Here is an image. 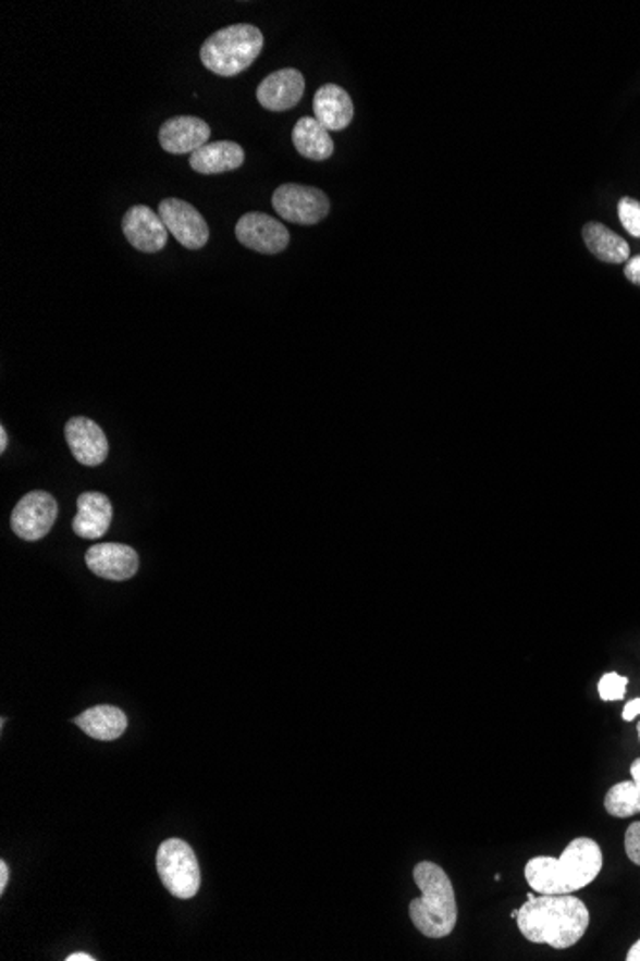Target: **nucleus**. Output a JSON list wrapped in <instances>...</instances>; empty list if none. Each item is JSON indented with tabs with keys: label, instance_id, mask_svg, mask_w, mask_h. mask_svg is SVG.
I'll list each match as a JSON object with an SVG mask.
<instances>
[{
	"label": "nucleus",
	"instance_id": "nucleus-11",
	"mask_svg": "<svg viewBox=\"0 0 640 961\" xmlns=\"http://www.w3.org/2000/svg\"><path fill=\"white\" fill-rule=\"evenodd\" d=\"M88 570L98 578L125 582L138 572V555L133 547L123 543H98L85 555Z\"/></svg>",
	"mask_w": 640,
	"mask_h": 961
},
{
	"label": "nucleus",
	"instance_id": "nucleus-30",
	"mask_svg": "<svg viewBox=\"0 0 640 961\" xmlns=\"http://www.w3.org/2000/svg\"><path fill=\"white\" fill-rule=\"evenodd\" d=\"M631 777L632 781L640 787V759L635 760L631 764Z\"/></svg>",
	"mask_w": 640,
	"mask_h": 961
},
{
	"label": "nucleus",
	"instance_id": "nucleus-26",
	"mask_svg": "<svg viewBox=\"0 0 640 961\" xmlns=\"http://www.w3.org/2000/svg\"><path fill=\"white\" fill-rule=\"evenodd\" d=\"M637 716H640V699H632V701L625 704L624 712H621V718H624L625 722H632Z\"/></svg>",
	"mask_w": 640,
	"mask_h": 961
},
{
	"label": "nucleus",
	"instance_id": "nucleus-8",
	"mask_svg": "<svg viewBox=\"0 0 640 961\" xmlns=\"http://www.w3.org/2000/svg\"><path fill=\"white\" fill-rule=\"evenodd\" d=\"M158 213L168 226L169 235L175 236L176 243L185 246L186 250H200L208 244V221L190 204L179 198H165L158 206Z\"/></svg>",
	"mask_w": 640,
	"mask_h": 961
},
{
	"label": "nucleus",
	"instance_id": "nucleus-32",
	"mask_svg": "<svg viewBox=\"0 0 640 961\" xmlns=\"http://www.w3.org/2000/svg\"><path fill=\"white\" fill-rule=\"evenodd\" d=\"M639 737H640V726H639Z\"/></svg>",
	"mask_w": 640,
	"mask_h": 961
},
{
	"label": "nucleus",
	"instance_id": "nucleus-19",
	"mask_svg": "<svg viewBox=\"0 0 640 961\" xmlns=\"http://www.w3.org/2000/svg\"><path fill=\"white\" fill-rule=\"evenodd\" d=\"M292 143L297 152L312 162H324L334 153V140L315 118L305 115L292 131Z\"/></svg>",
	"mask_w": 640,
	"mask_h": 961
},
{
	"label": "nucleus",
	"instance_id": "nucleus-9",
	"mask_svg": "<svg viewBox=\"0 0 640 961\" xmlns=\"http://www.w3.org/2000/svg\"><path fill=\"white\" fill-rule=\"evenodd\" d=\"M234 233L242 246L264 256L281 254L290 244L288 229L284 223L261 211H249L242 215Z\"/></svg>",
	"mask_w": 640,
	"mask_h": 961
},
{
	"label": "nucleus",
	"instance_id": "nucleus-3",
	"mask_svg": "<svg viewBox=\"0 0 640 961\" xmlns=\"http://www.w3.org/2000/svg\"><path fill=\"white\" fill-rule=\"evenodd\" d=\"M413 875L422 897L408 904L410 921L424 937H448L458 921L453 880L441 865L433 862H420Z\"/></svg>",
	"mask_w": 640,
	"mask_h": 961
},
{
	"label": "nucleus",
	"instance_id": "nucleus-27",
	"mask_svg": "<svg viewBox=\"0 0 640 961\" xmlns=\"http://www.w3.org/2000/svg\"><path fill=\"white\" fill-rule=\"evenodd\" d=\"M9 880L10 867L9 864L2 860V862H0V892H2V895H4V890L9 887Z\"/></svg>",
	"mask_w": 640,
	"mask_h": 961
},
{
	"label": "nucleus",
	"instance_id": "nucleus-31",
	"mask_svg": "<svg viewBox=\"0 0 640 961\" xmlns=\"http://www.w3.org/2000/svg\"><path fill=\"white\" fill-rule=\"evenodd\" d=\"M7 447H9V434H7V429L2 427L0 429V453L7 452Z\"/></svg>",
	"mask_w": 640,
	"mask_h": 961
},
{
	"label": "nucleus",
	"instance_id": "nucleus-16",
	"mask_svg": "<svg viewBox=\"0 0 640 961\" xmlns=\"http://www.w3.org/2000/svg\"><path fill=\"white\" fill-rule=\"evenodd\" d=\"M315 120L329 131H344L349 127L355 115L353 100L347 90L337 87L334 83L322 85L312 98Z\"/></svg>",
	"mask_w": 640,
	"mask_h": 961
},
{
	"label": "nucleus",
	"instance_id": "nucleus-25",
	"mask_svg": "<svg viewBox=\"0 0 640 961\" xmlns=\"http://www.w3.org/2000/svg\"><path fill=\"white\" fill-rule=\"evenodd\" d=\"M625 276L629 279V283L640 286V256L629 259V263L625 266Z\"/></svg>",
	"mask_w": 640,
	"mask_h": 961
},
{
	"label": "nucleus",
	"instance_id": "nucleus-22",
	"mask_svg": "<svg viewBox=\"0 0 640 961\" xmlns=\"http://www.w3.org/2000/svg\"><path fill=\"white\" fill-rule=\"evenodd\" d=\"M617 215L625 231L635 238H640V202L635 198L625 196L617 204Z\"/></svg>",
	"mask_w": 640,
	"mask_h": 961
},
{
	"label": "nucleus",
	"instance_id": "nucleus-18",
	"mask_svg": "<svg viewBox=\"0 0 640 961\" xmlns=\"http://www.w3.org/2000/svg\"><path fill=\"white\" fill-rule=\"evenodd\" d=\"M73 722L88 737H93L97 741H115L127 729L125 712L118 709V706H110V704H100V706H95V709H88V711L79 714Z\"/></svg>",
	"mask_w": 640,
	"mask_h": 961
},
{
	"label": "nucleus",
	"instance_id": "nucleus-20",
	"mask_svg": "<svg viewBox=\"0 0 640 961\" xmlns=\"http://www.w3.org/2000/svg\"><path fill=\"white\" fill-rule=\"evenodd\" d=\"M583 241L592 256L606 263H625L631 256V248L624 236L610 231L608 226L591 221L583 226Z\"/></svg>",
	"mask_w": 640,
	"mask_h": 961
},
{
	"label": "nucleus",
	"instance_id": "nucleus-24",
	"mask_svg": "<svg viewBox=\"0 0 640 961\" xmlns=\"http://www.w3.org/2000/svg\"><path fill=\"white\" fill-rule=\"evenodd\" d=\"M625 854L640 867V822H632L625 831Z\"/></svg>",
	"mask_w": 640,
	"mask_h": 961
},
{
	"label": "nucleus",
	"instance_id": "nucleus-15",
	"mask_svg": "<svg viewBox=\"0 0 640 961\" xmlns=\"http://www.w3.org/2000/svg\"><path fill=\"white\" fill-rule=\"evenodd\" d=\"M112 503L104 493H81L77 517L73 518V532L85 540H100L112 525Z\"/></svg>",
	"mask_w": 640,
	"mask_h": 961
},
{
	"label": "nucleus",
	"instance_id": "nucleus-14",
	"mask_svg": "<svg viewBox=\"0 0 640 961\" xmlns=\"http://www.w3.org/2000/svg\"><path fill=\"white\" fill-rule=\"evenodd\" d=\"M211 130L194 115H176L161 125L160 145L169 153H188L208 145Z\"/></svg>",
	"mask_w": 640,
	"mask_h": 961
},
{
	"label": "nucleus",
	"instance_id": "nucleus-7",
	"mask_svg": "<svg viewBox=\"0 0 640 961\" xmlns=\"http://www.w3.org/2000/svg\"><path fill=\"white\" fill-rule=\"evenodd\" d=\"M58 518V503L50 493L32 492L24 495L12 510L10 525L17 538L39 542L52 530Z\"/></svg>",
	"mask_w": 640,
	"mask_h": 961
},
{
	"label": "nucleus",
	"instance_id": "nucleus-28",
	"mask_svg": "<svg viewBox=\"0 0 640 961\" xmlns=\"http://www.w3.org/2000/svg\"><path fill=\"white\" fill-rule=\"evenodd\" d=\"M627 961H640V938L635 942V945L629 948V952H627Z\"/></svg>",
	"mask_w": 640,
	"mask_h": 961
},
{
	"label": "nucleus",
	"instance_id": "nucleus-29",
	"mask_svg": "<svg viewBox=\"0 0 640 961\" xmlns=\"http://www.w3.org/2000/svg\"><path fill=\"white\" fill-rule=\"evenodd\" d=\"M65 960H67V961H95V960H97V958H93V956H90V953L75 952V953H72V956H67V958H65Z\"/></svg>",
	"mask_w": 640,
	"mask_h": 961
},
{
	"label": "nucleus",
	"instance_id": "nucleus-13",
	"mask_svg": "<svg viewBox=\"0 0 640 961\" xmlns=\"http://www.w3.org/2000/svg\"><path fill=\"white\" fill-rule=\"evenodd\" d=\"M304 93V73L297 72L294 67H284L267 75L263 82L259 83L256 97L257 102L263 106L264 110L286 112L299 104Z\"/></svg>",
	"mask_w": 640,
	"mask_h": 961
},
{
	"label": "nucleus",
	"instance_id": "nucleus-10",
	"mask_svg": "<svg viewBox=\"0 0 640 961\" xmlns=\"http://www.w3.org/2000/svg\"><path fill=\"white\" fill-rule=\"evenodd\" d=\"M121 226L128 244L143 254H158L168 244L169 231L161 221L160 213L143 204L125 211Z\"/></svg>",
	"mask_w": 640,
	"mask_h": 961
},
{
	"label": "nucleus",
	"instance_id": "nucleus-17",
	"mask_svg": "<svg viewBox=\"0 0 640 961\" xmlns=\"http://www.w3.org/2000/svg\"><path fill=\"white\" fill-rule=\"evenodd\" d=\"M244 160L246 153L241 145L233 140H217L201 146L200 150L190 156V168L200 175H219L238 170L244 165Z\"/></svg>",
	"mask_w": 640,
	"mask_h": 961
},
{
	"label": "nucleus",
	"instance_id": "nucleus-21",
	"mask_svg": "<svg viewBox=\"0 0 640 961\" xmlns=\"http://www.w3.org/2000/svg\"><path fill=\"white\" fill-rule=\"evenodd\" d=\"M604 809L610 816L631 817L640 814V787L635 781H621L610 787L604 797Z\"/></svg>",
	"mask_w": 640,
	"mask_h": 961
},
{
	"label": "nucleus",
	"instance_id": "nucleus-1",
	"mask_svg": "<svg viewBox=\"0 0 640 961\" xmlns=\"http://www.w3.org/2000/svg\"><path fill=\"white\" fill-rule=\"evenodd\" d=\"M516 921L529 942L568 950L584 937L591 913L581 898L571 895H529L528 902L518 908Z\"/></svg>",
	"mask_w": 640,
	"mask_h": 961
},
{
	"label": "nucleus",
	"instance_id": "nucleus-5",
	"mask_svg": "<svg viewBox=\"0 0 640 961\" xmlns=\"http://www.w3.org/2000/svg\"><path fill=\"white\" fill-rule=\"evenodd\" d=\"M158 873L163 887L181 900L196 897L200 890V865L193 847L183 839L163 840L158 850Z\"/></svg>",
	"mask_w": 640,
	"mask_h": 961
},
{
	"label": "nucleus",
	"instance_id": "nucleus-4",
	"mask_svg": "<svg viewBox=\"0 0 640 961\" xmlns=\"http://www.w3.org/2000/svg\"><path fill=\"white\" fill-rule=\"evenodd\" d=\"M263 33L256 25H229L204 41L201 64L221 77H234L256 62L263 50Z\"/></svg>",
	"mask_w": 640,
	"mask_h": 961
},
{
	"label": "nucleus",
	"instance_id": "nucleus-6",
	"mask_svg": "<svg viewBox=\"0 0 640 961\" xmlns=\"http://www.w3.org/2000/svg\"><path fill=\"white\" fill-rule=\"evenodd\" d=\"M272 208L296 225H317L329 215L330 200L315 186L286 183L272 193Z\"/></svg>",
	"mask_w": 640,
	"mask_h": 961
},
{
	"label": "nucleus",
	"instance_id": "nucleus-12",
	"mask_svg": "<svg viewBox=\"0 0 640 961\" xmlns=\"http://www.w3.org/2000/svg\"><path fill=\"white\" fill-rule=\"evenodd\" d=\"M65 440L73 457L83 467H100L108 459V438L95 420L87 417H73L65 424Z\"/></svg>",
	"mask_w": 640,
	"mask_h": 961
},
{
	"label": "nucleus",
	"instance_id": "nucleus-23",
	"mask_svg": "<svg viewBox=\"0 0 640 961\" xmlns=\"http://www.w3.org/2000/svg\"><path fill=\"white\" fill-rule=\"evenodd\" d=\"M627 681L629 679L619 676L616 672L604 674L601 681H599V695H601L602 701H606V703H610V701H621L625 693H627Z\"/></svg>",
	"mask_w": 640,
	"mask_h": 961
},
{
	"label": "nucleus",
	"instance_id": "nucleus-2",
	"mask_svg": "<svg viewBox=\"0 0 640 961\" xmlns=\"http://www.w3.org/2000/svg\"><path fill=\"white\" fill-rule=\"evenodd\" d=\"M602 865L601 845L589 837H577L558 858H531L526 864V880L539 895H574L601 875Z\"/></svg>",
	"mask_w": 640,
	"mask_h": 961
}]
</instances>
